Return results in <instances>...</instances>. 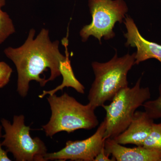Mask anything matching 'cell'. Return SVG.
Returning a JSON list of instances; mask_svg holds the SVG:
<instances>
[{
    "instance_id": "7c38bea8",
    "label": "cell",
    "mask_w": 161,
    "mask_h": 161,
    "mask_svg": "<svg viewBox=\"0 0 161 161\" xmlns=\"http://www.w3.org/2000/svg\"><path fill=\"white\" fill-rule=\"evenodd\" d=\"M15 32L13 22L9 15L0 8V45Z\"/></svg>"
},
{
    "instance_id": "9c48e42d",
    "label": "cell",
    "mask_w": 161,
    "mask_h": 161,
    "mask_svg": "<svg viewBox=\"0 0 161 161\" xmlns=\"http://www.w3.org/2000/svg\"><path fill=\"white\" fill-rule=\"evenodd\" d=\"M105 152L107 155H112L114 161H161V151L137 146L128 148L116 142L113 139L105 140Z\"/></svg>"
},
{
    "instance_id": "8fae6325",
    "label": "cell",
    "mask_w": 161,
    "mask_h": 161,
    "mask_svg": "<svg viewBox=\"0 0 161 161\" xmlns=\"http://www.w3.org/2000/svg\"><path fill=\"white\" fill-rule=\"evenodd\" d=\"M64 38L63 40V43L65 47V56L66 58L63 61H61L60 65V71L61 75L63 76V82L61 85L59 86L54 89L50 91H43V93L39 95V98H43L47 95H51L55 94L59 90H62L65 87H71L75 89L77 92L80 94H84V86L79 82L75 77L73 72L70 61L69 59V54L68 52L67 42L65 44Z\"/></svg>"
},
{
    "instance_id": "4fadbf2b",
    "label": "cell",
    "mask_w": 161,
    "mask_h": 161,
    "mask_svg": "<svg viewBox=\"0 0 161 161\" xmlns=\"http://www.w3.org/2000/svg\"><path fill=\"white\" fill-rule=\"evenodd\" d=\"M142 146L149 149L161 151V123H153L150 133Z\"/></svg>"
},
{
    "instance_id": "e0dca14e",
    "label": "cell",
    "mask_w": 161,
    "mask_h": 161,
    "mask_svg": "<svg viewBox=\"0 0 161 161\" xmlns=\"http://www.w3.org/2000/svg\"><path fill=\"white\" fill-rule=\"evenodd\" d=\"M109 156L106 154L105 152L104 146L102 148L100 152L96 156L94 161H112L114 160L109 158Z\"/></svg>"
},
{
    "instance_id": "2e32d148",
    "label": "cell",
    "mask_w": 161,
    "mask_h": 161,
    "mask_svg": "<svg viewBox=\"0 0 161 161\" xmlns=\"http://www.w3.org/2000/svg\"><path fill=\"white\" fill-rule=\"evenodd\" d=\"M3 127L2 125H0V161H11L10 158L7 155V152L6 150H3L2 148V142H1V138L3 137L2 130Z\"/></svg>"
},
{
    "instance_id": "ac0fdd59",
    "label": "cell",
    "mask_w": 161,
    "mask_h": 161,
    "mask_svg": "<svg viewBox=\"0 0 161 161\" xmlns=\"http://www.w3.org/2000/svg\"><path fill=\"white\" fill-rule=\"evenodd\" d=\"M6 0H0V8L6 5Z\"/></svg>"
},
{
    "instance_id": "8992f818",
    "label": "cell",
    "mask_w": 161,
    "mask_h": 161,
    "mask_svg": "<svg viewBox=\"0 0 161 161\" xmlns=\"http://www.w3.org/2000/svg\"><path fill=\"white\" fill-rule=\"evenodd\" d=\"M92 23L85 25L80 31L82 42H86L91 36L101 43L102 38L112 39L115 34L113 29L116 23H122L128 8L124 0H88Z\"/></svg>"
},
{
    "instance_id": "ba28073f",
    "label": "cell",
    "mask_w": 161,
    "mask_h": 161,
    "mask_svg": "<svg viewBox=\"0 0 161 161\" xmlns=\"http://www.w3.org/2000/svg\"><path fill=\"white\" fill-rule=\"evenodd\" d=\"M125 24L127 30L125 34L127 39L125 45L136 47L135 64L150 59H155L161 63V45L150 42L141 35L134 21L130 16L125 18Z\"/></svg>"
},
{
    "instance_id": "9a60e30c",
    "label": "cell",
    "mask_w": 161,
    "mask_h": 161,
    "mask_svg": "<svg viewBox=\"0 0 161 161\" xmlns=\"http://www.w3.org/2000/svg\"><path fill=\"white\" fill-rule=\"evenodd\" d=\"M12 69L4 61H0V89L9 83L12 74Z\"/></svg>"
},
{
    "instance_id": "3957f363",
    "label": "cell",
    "mask_w": 161,
    "mask_h": 161,
    "mask_svg": "<svg viewBox=\"0 0 161 161\" xmlns=\"http://www.w3.org/2000/svg\"><path fill=\"white\" fill-rule=\"evenodd\" d=\"M135 53L119 58L116 53L105 63L92 62L95 79L88 95V103L94 108L111 101L121 90L128 87L127 75L135 64Z\"/></svg>"
},
{
    "instance_id": "52a82bcc",
    "label": "cell",
    "mask_w": 161,
    "mask_h": 161,
    "mask_svg": "<svg viewBox=\"0 0 161 161\" xmlns=\"http://www.w3.org/2000/svg\"><path fill=\"white\" fill-rule=\"evenodd\" d=\"M106 127V120L104 118L92 136L83 140L67 141L65 147L58 152L47 153L44 157L45 161H94L104 146V136Z\"/></svg>"
},
{
    "instance_id": "5bb4252c",
    "label": "cell",
    "mask_w": 161,
    "mask_h": 161,
    "mask_svg": "<svg viewBox=\"0 0 161 161\" xmlns=\"http://www.w3.org/2000/svg\"><path fill=\"white\" fill-rule=\"evenodd\" d=\"M158 92L157 98L147 101L143 105L145 112L153 119L161 118V83L158 87Z\"/></svg>"
},
{
    "instance_id": "6da1fadb",
    "label": "cell",
    "mask_w": 161,
    "mask_h": 161,
    "mask_svg": "<svg viewBox=\"0 0 161 161\" xmlns=\"http://www.w3.org/2000/svg\"><path fill=\"white\" fill-rule=\"evenodd\" d=\"M36 32L32 28L23 45L9 47L4 50L16 68L17 91L23 98L27 96L32 80L43 87L60 76V63L66 58L59 50V40H50L48 29L42 28L34 38Z\"/></svg>"
},
{
    "instance_id": "5b68a950",
    "label": "cell",
    "mask_w": 161,
    "mask_h": 161,
    "mask_svg": "<svg viewBox=\"0 0 161 161\" xmlns=\"http://www.w3.org/2000/svg\"><path fill=\"white\" fill-rule=\"evenodd\" d=\"M1 122L5 132L2 146L11 153L16 161H45L46 145L39 137L31 136V128L25 125L24 115H14L12 124L4 118Z\"/></svg>"
},
{
    "instance_id": "7a4b0ae2",
    "label": "cell",
    "mask_w": 161,
    "mask_h": 161,
    "mask_svg": "<svg viewBox=\"0 0 161 161\" xmlns=\"http://www.w3.org/2000/svg\"><path fill=\"white\" fill-rule=\"evenodd\" d=\"M47 100L52 114L48 122L42 126L46 136L52 138L59 132L91 130L99 124L95 108L89 103H80L67 93L60 96L49 95Z\"/></svg>"
},
{
    "instance_id": "277c9868",
    "label": "cell",
    "mask_w": 161,
    "mask_h": 161,
    "mask_svg": "<svg viewBox=\"0 0 161 161\" xmlns=\"http://www.w3.org/2000/svg\"><path fill=\"white\" fill-rule=\"evenodd\" d=\"M141 77L134 86L121 90L109 104L103 106L106 112L105 140L114 138L124 132L131 123L136 109L150 100V89L141 86Z\"/></svg>"
},
{
    "instance_id": "30bf717a",
    "label": "cell",
    "mask_w": 161,
    "mask_h": 161,
    "mask_svg": "<svg viewBox=\"0 0 161 161\" xmlns=\"http://www.w3.org/2000/svg\"><path fill=\"white\" fill-rule=\"evenodd\" d=\"M153 123V119L147 112L136 111L128 128L113 139L121 145L132 144L142 146L150 133Z\"/></svg>"
}]
</instances>
